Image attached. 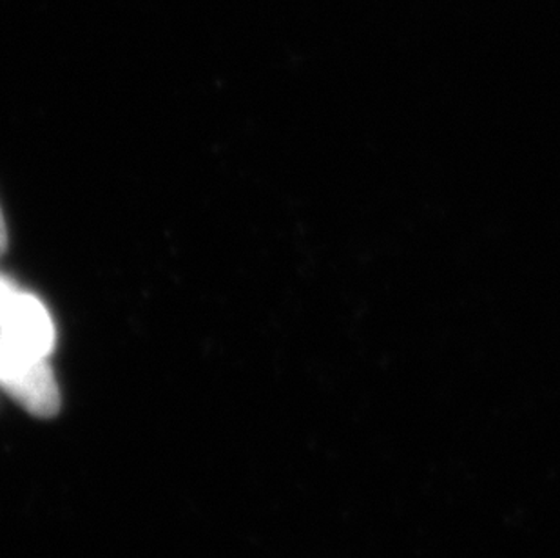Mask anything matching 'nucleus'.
Masks as SVG:
<instances>
[{
  "label": "nucleus",
  "instance_id": "1",
  "mask_svg": "<svg viewBox=\"0 0 560 558\" xmlns=\"http://www.w3.org/2000/svg\"><path fill=\"white\" fill-rule=\"evenodd\" d=\"M55 337L46 306L35 295L11 284L0 300V342L22 356L48 359Z\"/></svg>",
  "mask_w": 560,
  "mask_h": 558
},
{
  "label": "nucleus",
  "instance_id": "2",
  "mask_svg": "<svg viewBox=\"0 0 560 558\" xmlns=\"http://www.w3.org/2000/svg\"><path fill=\"white\" fill-rule=\"evenodd\" d=\"M0 386L38 417L59 411L60 392L48 359L30 358L0 342Z\"/></svg>",
  "mask_w": 560,
  "mask_h": 558
},
{
  "label": "nucleus",
  "instance_id": "3",
  "mask_svg": "<svg viewBox=\"0 0 560 558\" xmlns=\"http://www.w3.org/2000/svg\"><path fill=\"white\" fill-rule=\"evenodd\" d=\"M8 247V229H5L4 214L0 209V254L4 253Z\"/></svg>",
  "mask_w": 560,
  "mask_h": 558
}]
</instances>
